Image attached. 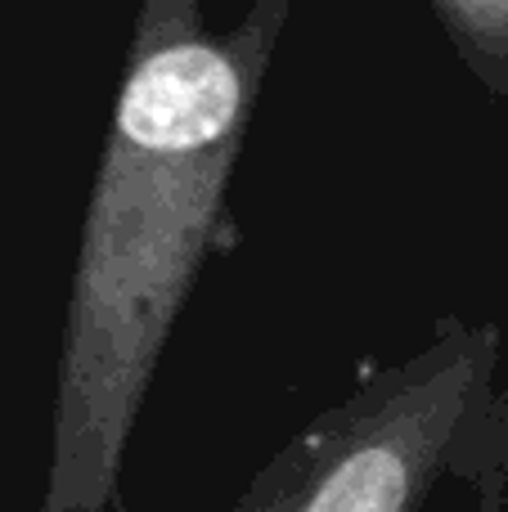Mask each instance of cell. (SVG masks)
I'll return each instance as SVG.
<instances>
[{"label":"cell","instance_id":"7a4b0ae2","mask_svg":"<svg viewBox=\"0 0 508 512\" xmlns=\"http://www.w3.org/2000/svg\"><path fill=\"white\" fill-rule=\"evenodd\" d=\"M464 387L468 369L459 364L405 391L401 405L347 432L266 512H405L455 423Z\"/></svg>","mask_w":508,"mask_h":512},{"label":"cell","instance_id":"3957f363","mask_svg":"<svg viewBox=\"0 0 508 512\" xmlns=\"http://www.w3.org/2000/svg\"><path fill=\"white\" fill-rule=\"evenodd\" d=\"M468 45L508 54V0H432Z\"/></svg>","mask_w":508,"mask_h":512},{"label":"cell","instance_id":"6da1fadb","mask_svg":"<svg viewBox=\"0 0 508 512\" xmlns=\"http://www.w3.org/2000/svg\"><path fill=\"white\" fill-rule=\"evenodd\" d=\"M288 0H257L230 36H207L198 0H144L104 144L54 405V463L41 512H99L189 297L266 54Z\"/></svg>","mask_w":508,"mask_h":512}]
</instances>
